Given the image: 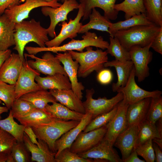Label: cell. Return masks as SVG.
I'll use <instances>...</instances> for the list:
<instances>
[{
	"mask_svg": "<svg viewBox=\"0 0 162 162\" xmlns=\"http://www.w3.org/2000/svg\"><path fill=\"white\" fill-rule=\"evenodd\" d=\"M162 118V97L160 95L151 98L146 119L155 124Z\"/></svg>",
	"mask_w": 162,
	"mask_h": 162,
	"instance_id": "obj_39",
	"label": "cell"
},
{
	"mask_svg": "<svg viewBox=\"0 0 162 162\" xmlns=\"http://www.w3.org/2000/svg\"><path fill=\"white\" fill-rule=\"evenodd\" d=\"M45 108L46 111L52 117L64 121L80 122L85 115L71 110L57 102L52 103L51 105L48 104Z\"/></svg>",
	"mask_w": 162,
	"mask_h": 162,
	"instance_id": "obj_30",
	"label": "cell"
},
{
	"mask_svg": "<svg viewBox=\"0 0 162 162\" xmlns=\"http://www.w3.org/2000/svg\"><path fill=\"white\" fill-rule=\"evenodd\" d=\"M19 98L29 102L36 108L45 110L48 103L57 102L49 91L43 89L25 94Z\"/></svg>",
	"mask_w": 162,
	"mask_h": 162,
	"instance_id": "obj_31",
	"label": "cell"
},
{
	"mask_svg": "<svg viewBox=\"0 0 162 162\" xmlns=\"http://www.w3.org/2000/svg\"><path fill=\"white\" fill-rule=\"evenodd\" d=\"M36 108L29 102L19 98L15 100L10 110H11L14 118L17 119Z\"/></svg>",
	"mask_w": 162,
	"mask_h": 162,
	"instance_id": "obj_40",
	"label": "cell"
},
{
	"mask_svg": "<svg viewBox=\"0 0 162 162\" xmlns=\"http://www.w3.org/2000/svg\"><path fill=\"white\" fill-rule=\"evenodd\" d=\"M10 154L14 162H29L32 161L31 154L23 141H17L14 146Z\"/></svg>",
	"mask_w": 162,
	"mask_h": 162,
	"instance_id": "obj_42",
	"label": "cell"
},
{
	"mask_svg": "<svg viewBox=\"0 0 162 162\" xmlns=\"http://www.w3.org/2000/svg\"><path fill=\"white\" fill-rule=\"evenodd\" d=\"M17 141L13 136L0 128V152L10 154Z\"/></svg>",
	"mask_w": 162,
	"mask_h": 162,
	"instance_id": "obj_45",
	"label": "cell"
},
{
	"mask_svg": "<svg viewBox=\"0 0 162 162\" xmlns=\"http://www.w3.org/2000/svg\"><path fill=\"white\" fill-rule=\"evenodd\" d=\"M24 133L28 135L30 140L33 143L37 145L38 146H39L38 138L32 127H26L24 129Z\"/></svg>",
	"mask_w": 162,
	"mask_h": 162,
	"instance_id": "obj_49",
	"label": "cell"
},
{
	"mask_svg": "<svg viewBox=\"0 0 162 162\" xmlns=\"http://www.w3.org/2000/svg\"><path fill=\"white\" fill-rule=\"evenodd\" d=\"M151 47L158 53L162 54V27L152 41Z\"/></svg>",
	"mask_w": 162,
	"mask_h": 162,
	"instance_id": "obj_47",
	"label": "cell"
},
{
	"mask_svg": "<svg viewBox=\"0 0 162 162\" xmlns=\"http://www.w3.org/2000/svg\"><path fill=\"white\" fill-rule=\"evenodd\" d=\"M23 142L30 152L32 161L37 162H56V153L52 152L47 144L44 141L38 139V146L33 143L28 135L24 133Z\"/></svg>",
	"mask_w": 162,
	"mask_h": 162,
	"instance_id": "obj_20",
	"label": "cell"
},
{
	"mask_svg": "<svg viewBox=\"0 0 162 162\" xmlns=\"http://www.w3.org/2000/svg\"><path fill=\"white\" fill-rule=\"evenodd\" d=\"M48 35L46 29L41 26L40 21L34 19L15 23V45L13 49L17 51L20 58L23 61L24 51L26 45L29 42H34L39 47H45V43L49 40Z\"/></svg>",
	"mask_w": 162,
	"mask_h": 162,
	"instance_id": "obj_1",
	"label": "cell"
},
{
	"mask_svg": "<svg viewBox=\"0 0 162 162\" xmlns=\"http://www.w3.org/2000/svg\"><path fill=\"white\" fill-rule=\"evenodd\" d=\"M117 0H80L84 8L82 20L87 19L93 8H99L104 12V16L110 20H114L118 17V12L114 8Z\"/></svg>",
	"mask_w": 162,
	"mask_h": 162,
	"instance_id": "obj_22",
	"label": "cell"
},
{
	"mask_svg": "<svg viewBox=\"0 0 162 162\" xmlns=\"http://www.w3.org/2000/svg\"><path fill=\"white\" fill-rule=\"evenodd\" d=\"M133 66L131 60L122 62L115 60L108 61L104 64V67H113L116 71L118 80L116 82L112 84L113 92H117L119 88L125 85Z\"/></svg>",
	"mask_w": 162,
	"mask_h": 162,
	"instance_id": "obj_26",
	"label": "cell"
},
{
	"mask_svg": "<svg viewBox=\"0 0 162 162\" xmlns=\"http://www.w3.org/2000/svg\"><path fill=\"white\" fill-rule=\"evenodd\" d=\"M11 53L12 51L9 49L6 50L0 51V68L4 61Z\"/></svg>",
	"mask_w": 162,
	"mask_h": 162,
	"instance_id": "obj_52",
	"label": "cell"
},
{
	"mask_svg": "<svg viewBox=\"0 0 162 162\" xmlns=\"http://www.w3.org/2000/svg\"><path fill=\"white\" fill-rule=\"evenodd\" d=\"M9 109L6 106H0V120L2 119L1 115L4 112H7Z\"/></svg>",
	"mask_w": 162,
	"mask_h": 162,
	"instance_id": "obj_56",
	"label": "cell"
},
{
	"mask_svg": "<svg viewBox=\"0 0 162 162\" xmlns=\"http://www.w3.org/2000/svg\"><path fill=\"white\" fill-rule=\"evenodd\" d=\"M138 154L134 150L125 159L122 160V162H145L144 160L140 159L138 157Z\"/></svg>",
	"mask_w": 162,
	"mask_h": 162,
	"instance_id": "obj_51",
	"label": "cell"
},
{
	"mask_svg": "<svg viewBox=\"0 0 162 162\" xmlns=\"http://www.w3.org/2000/svg\"><path fill=\"white\" fill-rule=\"evenodd\" d=\"M23 61L18 54L11 53L0 68V81L15 85L20 73Z\"/></svg>",
	"mask_w": 162,
	"mask_h": 162,
	"instance_id": "obj_19",
	"label": "cell"
},
{
	"mask_svg": "<svg viewBox=\"0 0 162 162\" xmlns=\"http://www.w3.org/2000/svg\"><path fill=\"white\" fill-rule=\"evenodd\" d=\"M92 119V115L91 113H85L76 126L66 132L56 141L55 148L56 153L55 157L63 149L70 148L79 134L84 130Z\"/></svg>",
	"mask_w": 162,
	"mask_h": 162,
	"instance_id": "obj_21",
	"label": "cell"
},
{
	"mask_svg": "<svg viewBox=\"0 0 162 162\" xmlns=\"http://www.w3.org/2000/svg\"><path fill=\"white\" fill-rule=\"evenodd\" d=\"M15 85L0 81V100L10 110L16 99Z\"/></svg>",
	"mask_w": 162,
	"mask_h": 162,
	"instance_id": "obj_41",
	"label": "cell"
},
{
	"mask_svg": "<svg viewBox=\"0 0 162 162\" xmlns=\"http://www.w3.org/2000/svg\"><path fill=\"white\" fill-rule=\"evenodd\" d=\"M79 4L76 0H65L58 7H41V11L42 14L50 18V24L46 29L50 36L54 38L56 36L55 28L57 25L60 22L68 20V14L74 9H78Z\"/></svg>",
	"mask_w": 162,
	"mask_h": 162,
	"instance_id": "obj_7",
	"label": "cell"
},
{
	"mask_svg": "<svg viewBox=\"0 0 162 162\" xmlns=\"http://www.w3.org/2000/svg\"><path fill=\"white\" fill-rule=\"evenodd\" d=\"M82 37V40L72 39L68 43L58 46L48 47L26 46L25 49L28 54L35 55L39 52L46 51L56 53L75 50L82 52L84 49L88 46H94L104 50L107 48L109 44L108 41L104 40L101 36H98L94 32H88Z\"/></svg>",
	"mask_w": 162,
	"mask_h": 162,
	"instance_id": "obj_3",
	"label": "cell"
},
{
	"mask_svg": "<svg viewBox=\"0 0 162 162\" xmlns=\"http://www.w3.org/2000/svg\"><path fill=\"white\" fill-rule=\"evenodd\" d=\"M56 162H92L94 160L84 158L80 157L78 154L71 152L70 148L62 150L55 157Z\"/></svg>",
	"mask_w": 162,
	"mask_h": 162,
	"instance_id": "obj_43",
	"label": "cell"
},
{
	"mask_svg": "<svg viewBox=\"0 0 162 162\" xmlns=\"http://www.w3.org/2000/svg\"><path fill=\"white\" fill-rule=\"evenodd\" d=\"M25 57L20 73L15 84L16 99L27 93L42 89L35 81L36 77L40 75V73L30 66L26 57Z\"/></svg>",
	"mask_w": 162,
	"mask_h": 162,
	"instance_id": "obj_12",
	"label": "cell"
},
{
	"mask_svg": "<svg viewBox=\"0 0 162 162\" xmlns=\"http://www.w3.org/2000/svg\"><path fill=\"white\" fill-rule=\"evenodd\" d=\"M151 43L144 47L133 46L129 50L130 60L135 70V76L139 82L143 81L149 75L148 65L152 60L153 55L149 50Z\"/></svg>",
	"mask_w": 162,
	"mask_h": 162,
	"instance_id": "obj_8",
	"label": "cell"
},
{
	"mask_svg": "<svg viewBox=\"0 0 162 162\" xmlns=\"http://www.w3.org/2000/svg\"><path fill=\"white\" fill-rule=\"evenodd\" d=\"M151 99L146 98L129 105L126 113L127 127L139 124L146 119Z\"/></svg>",
	"mask_w": 162,
	"mask_h": 162,
	"instance_id": "obj_23",
	"label": "cell"
},
{
	"mask_svg": "<svg viewBox=\"0 0 162 162\" xmlns=\"http://www.w3.org/2000/svg\"><path fill=\"white\" fill-rule=\"evenodd\" d=\"M117 110V105L110 112L97 116L91 121L82 131L87 132L106 125L114 116Z\"/></svg>",
	"mask_w": 162,
	"mask_h": 162,
	"instance_id": "obj_38",
	"label": "cell"
},
{
	"mask_svg": "<svg viewBox=\"0 0 162 162\" xmlns=\"http://www.w3.org/2000/svg\"><path fill=\"white\" fill-rule=\"evenodd\" d=\"M56 56L63 65V68L71 83V89L76 96L82 100L83 97L82 91L85 87L77 79L79 66L78 62L74 60L71 56L68 51L63 53L57 52Z\"/></svg>",
	"mask_w": 162,
	"mask_h": 162,
	"instance_id": "obj_16",
	"label": "cell"
},
{
	"mask_svg": "<svg viewBox=\"0 0 162 162\" xmlns=\"http://www.w3.org/2000/svg\"><path fill=\"white\" fill-rule=\"evenodd\" d=\"M25 127L15 121L10 110L7 118L0 120V128L11 134L17 141H23Z\"/></svg>",
	"mask_w": 162,
	"mask_h": 162,
	"instance_id": "obj_36",
	"label": "cell"
},
{
	"mask_svg": "<svg viewBox=\"0 0 162 162\" xmlns=\"http://www.w3.org/2000/svg\"><path fill=\"white\" fill-rule=\"evenodd\" d=\"M24 55L34 60H28L27 62L32 68L40 73L47 75L60 73L68 76L60 61L50 52L46 51L41 58L33 54L25 53Z\"/></svg>",
	"mask_w": 162,
	"mask_h": 162,
	"instance_id": "obj_9",
	"label": "cell"
},
{
	"mask_svg": "<svg viewBox=\"0 0 162 162\" xmlns=\"http://www.w3.org/2000/svg\"><path fill=\"white\" fill-rule=\"evenodd\" d=\"M155 124L160 135L162 137V118L158 120Z\"/></svg>",
	"mask_w": 162,
	"mask_h": 162,
	"instance_id": "obj_53",
	"label": "cell"
},
{
	"mask_svg": "<svg viewBox=\"0 0 162 162\" xmlns=\"http://www.w3.org/2000/svg\"><path fill=\"white\" fill-rule=\"evenodd\" d=\"M85 52L68 51L73 59L79 64L78 76L85 78L95 71L98 73L104 68V64L108 61V53L102 49L93 50L91 46L86 48Z\"/></svg>",
	"mask_w": 162,
	"mask_h": 162,
	"instance_id": "obj_4",
	"label": "cell"
},
{
	"mask_svg": "<svg viewBox=\"0 0 162 162\" xmlns=\"http://www.w3.org/2000/svg\"><path fill=\"white\" fill-rule=\"evenodd\" d=\"M65 0H60V1H61V2L62 3L64 2Z\"/></svg>",
	"mask_w": 162,
	"mask_h": 162,
	"instance_id": "obj_58",
	"label": "cell"
},
{
	"mask_svg": "<svg viewBox=\"0 0 162 162\" xmlns=\"http://www.w3.org/2000/svg\"><path fill=\"white\" fill-rule=\"evenodd\" d=\"M135 150L138 155L142 157L146 162H154L155 155L152 146V141L149 140L137 146Z\"/></svg>",
	"mask_w": 162,
	"mask_h": 162,
	"instance_id": "obj_44",
	"label": "cell"
},
{
	"mask_svg": "<svg viewBox=\"0 0 162 162\" xmlns=\"http://www.w3.org/2000/svg\"><path fill=\"white\" fill-rule=\"evenodd\" d=\"M94 92L93 88L86 89V100L83 102L85 113H91L92 119L99 115L110 112L123 99V94L120 92H118L116 96L110 99H108L104 97L94 99L93 96Z\"/></svg>",
	"mask_w": 162,
	"mask_h": 162,
	"instance_id": "obj_6",
	"label": "cell"
},
{
	"mask_svg": "<svg viewBox=\"0 0 162 162\" xmlns=\"http://www.w3.org/2000/svg\"><path fill=\"white\" fill-rule=\"evenodd\" d=\"M8 154L0 152V162H7Z\"/></svg>",
	"mask_w": 162,
	"mask_h": 162,
	"instance_id": "obj_54",
	"label": "cell"
},
{
	"mask_svg": "<svg viewBox=\"0 0 162 162\" xmlns=\"http://www.w3.org/2000/svg\"><path fill=\"white\" fill-rule=\"evenodd\" d=\"M49 92L56 100L69 109L85 114L83 102L71 89L50 90Z\"/></svg>",
	"mask_w": 162,
	"mask_h": 162,
	"instance_id": "obj_24",
	"label": "cell"
},
{
	"mask_svg": "<svg viewBox=\"0 0 162 162\" xmlns=\"http://www.w3.org/2000/svg\"><path fill=\"white\" fill-rule=\"evenodd\" d=\"M98 73L97 79L100 84L104 85H107L112 81L113 74L110 70L103 68Z\"/></svg>",
	"mask_w": 162,
	"mask_h": 162,
	"instance_id": "obj_46",
	"label": "cell"
},
{
	"mask_svg": "<svg viewBox=\"0 0 162 162\" xmlns=\"http://www.w3.org/2000/svg\"><path fill=\"white\" fill-rule=\"evenodd\" d=\"M23 4H18L6 9L4 14L11 21L17 23L29 17L30 12L36 8L44 6L56 8L61 4L57 0L48 2L45 0H24Z\"/></svg>",
	"mask_w": 162,
	"mask_h": 162,
	"instance_id": "obj_10",
	"label": "cell"
},
{
	"mask_svg": "<svg viewBox=\"0 0 162 162\" xmlns=\"http://www.w3.org/2000/svg\"><path fill=\"white\" fill-rule=\"evenodd\" d=\"M146 15L154 24L162 27V0H143Z\"/></svg>",
	"mask_w": 162,
	"mask_h": 162,
	"instance_id": "obj_35",
	"label": "cell"
},
{
	"mask_svg": "<svg viewBox=\"0 0 162 162\" xmlns=\"http://www.w3.org/2000/svg\"><path fill=\"white\" fill-rule=\"evenodd\" d=\"M2 101L0 100V104H2Z\"/></svg>",
	"mask_w": 162,
	"mask_h": 162,
	"instance_id": "obj_59",
	"label": "cell"
},
{
	"mask_svg": "<svg viewBox=\"0 0 162 162\" xmlns=\"http://www.w3.org/2000/svg\"><path fill=\"white\" fill-rule=\"evenodd\" d=\"M20 0H0V16L7 9L19 4Z\"/></svg>",
	"mask_w": 162,
	"mask_h": 162,
	"instance_id": "obj_48",
	"label": "cell"
},
{
	"mask_svg": "<svg viewBox=\"0 0 162 162\" xmlns=\"http://www.w3.org/2000/svg\"><path fill=\"white\" fill-rule=\"evenodd\" d=\"M152 146L154 153L155 161L156 162H162V149L160 148L157 144L153 142H152Z\"/></svg>",
	"mask_w": 162,
	"mask_h": 162,
	"instance_id": "obj_50",
	"label": "cell"
},
{
	"mask_svg": "<svg viewBox=\"0 0 162 162\" xmlns=\"http://www.w3.org/2000/svg\"><path fill=\"white\" fill-rule=\"evenodd\" d=\"M54 118L46 110L36 108L17 120L25 127L35 128L48 124Z\"/></svg>",
	"mask_w": 162,
	"mask_h": 162,
	"instance_id": "obj_28",
	"label": "cell"
},
{
	"mask_svg": "<svg viewBox=\"0 0 162 162\" xmlns=\"http://www.w3.org/2000/svg\"><path fill=\"white\" fill-rule=\"evenodd\" d=\"M162 27L154 24L139 25L117 31L113 35L121 45L129 51L131 47H144L152 43Z\"/></svg>",
	"mask_w": 162,
	"mask_h": 162,
	"instance_id": "obj_2",
	"label": "cell"
},
{
	"mask_svg": "<svg viewBox=\"0 0 162 162\" xmlns=\"http://www.w3.org/2000/svg\"><path fill=\"white\" fill-rule=\"evenodd\" d=\"M15 24L4 13L0 16V51L7 50L15 45Z\"/></svg>",
	"mask_w": 162,
	"mask_h": 162,
	"instance_id": "obj_27",
	"label": "cell"
},
{
	"mask_svg": "<svg viewBox=\"0 0 162 162\" xmlns=\"http://www.w3.org/2000/svg\"><path fill=\"white\" fill-rule=\"evenodd\" d=\"M128 105L123 100L120 101L114 116L106 125L107 130L103 140L113 146L117 136L127 128L126 113Z\"/></svg>",
	"mask_w": 162,
	"mask_h": 162,
	"instance_id": "obj_15",
	"label": "cell"
},
{
	"mask_svg": "<svg viewBox=\"0 0 162 162\" xmlns=\"http://www.w3.org/2000/svg\"><path fill=\"white\" fill-rule=\"evenodd\" d=\"M162 138L156 127L155 124L146 119L139 124V131L135 147L141 145L146 141L156 138Z\"/></svg>",
	"mask_w": 162,
	"mask_h": 162,
	"instance_id": "obj_33",
	"label": "cell"
},
{
	"mask_svg": "<svg viewBox=\"0 0 162 162\" xmlns=\"http://www.w3.org/2000/svg\"><path fill=\"white\" fill-rule=\"evenodd\" d=\"M135 77V70L133 66L126 84L119 88L117 92L122 93L123 100L125 103L131 104L144 98L160 95L162 94V92L160 90L148 91L141 88L136 83Z\"/></svg>",
	"mask_w": 162,
	"mask_h": 162,
	"instance_id": "obj_11",
	"label": "cell"
},
{
	"mask_svg": "<svg viewBox=\"0 0 162 162\" xmlns=\"http://www.w3.org/2000/svg\"><path fill=\"white\" fill-rule=\"evenodd\" d=\"M80 122L64 121L54 118L50 123L41 126L32 128L38 140L45 142L50 150L55 153V143L63 134L75 127Z\"/></svg>",
	"mask_w": 162,
	"mask_h": 162,
	"instance_id": "obj_5",
	"label": "cell"
},
{
	"mask_svg": "<svg viewBox=\"0 0 162 162\" xmlns=\"http://www.w3.org/2000/svg\"><path fill=\"white\" fill-rule=\"evenodd\" d=\"M47 2H51V1H53L54 0H45ZM58 0V1H60V0Z\"/></svg>",
	"mask_w": 162,
	"mask_h": 162,
	"instance_id": "obj_57",
	"label": "cell"
},
{
	"mask_svg": "<svg viewBox=\"0 0 162 162\" xmlns=\"http://www.w3.org/2000/svg\"><path fill=\"white\" fill-rule=\"evenodd\" d=\"M109 40L110 43L106 50L108 54L120 62H125L131 60L129 51L121 45L117 38L110 36Z\"/></svg>",
	"mask_w": 162,
	"mask_h": 162,
	"instance_id": "obj_37",
	"label": "cell"
},
{
	"mask_svg": "<svg viewBox=\"0 0 162 162\" xmlns=\"http://www.w3.org/2000/svg\"><path fill=\"white\" fill-rule=\"evenodd\" d=\"M35 81L42 89L65 90L70 89L71 86L68 76L57 73L45 77L36 76Z\"/></svg>",
	"mask_w": 162,
	"mask_h": 162,
	"instance_id": "obj_25",
	"label": "cell"
},
{
	"mask_svg": "<svg viewBox=\"0 0 162 162\" xmlns=\"http://www.w3.org/2000/svg\"><path fill=\"white\" fill-rule=\"evenodd\" d=\"M78 154L83 158L93 159L94 162H122L116 150L103 139L92 148Z\"/></svg>",
	"mask_w": 162,
	"mask_h": 162,
	"instance_id": "obj_17",
	"label": "cell"
},
{
	"mask_svg": "<svg viewBox=\"0 0 162 162\" xmlns=\"http://www.w3.org/2000/svg\"><path fill=\"white\" fill-rule=\"evenodd\" d=\"M106 130V125L87 132L81 131L70 146V150L77 154L88 150L103 140Z\"/></svg>",
	"mask_w": 162,
	"mask_h": 162,
	"instance_id": "obj_13",
	"label": "cell"
},
{
	"mask_svg": "<svg viewBox=\"0 0 162 162\" xmlns=\"http://www.w3.org/2000/svg\"><path fill=\"white\" fill-rule=\"evenodd\" d=\"M114 8L118 12L124 13L125 20L135 15L146 14L143 0H124L121 3L116 4Z\"/></svg>",
	"mask_w": 162,
	"mask_h": 162,
	"instance_id": "obj_34",
	"label": "cell"
},
{
	"mask_svg": "<svg viewBox=\"0 0 162 162\" xmlns=\"http://www.w3.org/2000/svg\"><path fill=\"white\" fill-rule=\"evenodd\" d=\"M152 142L157 144L160 148L162 149V139L159 138H155L152 140Z\"/></svg>",
	"mask_w": 162,
	"mask_h": 162,
	"instance_id": "obj_55",
	"label": "cell"
},
{
	"mask_svg": "<svg viewBox=\"0 0 162 162\" xmlns=\"http://www.w3.org/2000/svg\"><path fill=\"white\" fill-rule=\"evenodd\" d=\"M77 14L74 19H70L68 22L65 21L62 22L60 25L62 27L60 33L53 39L45 43L47 47L59 46L66 39H73L77 36L82 25L80 21L84 14V8L81 4H79Z\"/></svg>",
	"mask_w": 162,
	"mask_h": 162,
	"instance_id": "obj_14",
	"label": "cell"
},
{
	"mask_svg": "<svg viewBox=\"0 0 162 162\" xmlns=\"http://www.w3.org/2000/svg\"><path fill=\"white\" fill-rule=\"evenodd\" d=\"M89 18V22L81 26L78 34L85 33L92 29L109 33V28L112 22L106 17L102 15L95 8L92 9Z\"/></svg>",
	"mask_w": 162,
	"mask_h": 162,
	"instance_id": "obj_29",
	"label": "cell"
},
{
	"mask_svg": "<svg viewBox=\"0 0 162 162\" xmlns=\"http://www.w3.org/2000/svg\"><path fill=\"white\" fill-rule=\"evenodd\" d=\"M139 124L128 127L117 137L114 146L121 151L122 159H126L135 150Z\"/></svg>",
	"mask_w": 162,
	"mask_h": 162,
	"instance_id": "obj_18",
	"label": "cell"
},
{
	"mask_svg": "<svg viewBox=\"0 0 162 162\" xmlns=\"http://www.w3.org/2000/svg\"><path fill=\"white\" fill-rule=\"evenodd\" d=\"M154 24L148 19L146 14L142 13L133 15L124 21L112 23L109 28V34L110 37H114V34L119 30L127 29L139 25L149 26Z\"/></svg>",
	"mask_w": 162,
	"mask_h": 162,
	"instance_id": "obj_32",
	"label": "cell"
}]
</instances>
